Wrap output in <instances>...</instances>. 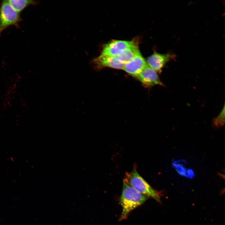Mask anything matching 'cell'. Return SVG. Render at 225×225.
Segmentation results:
<instances>
[{
  "label": "cell",
  "mask_w": 225,
  "mask_h": 225,
  "mask_svg": "<svg viewBox=\"0 0 225 225\" xmlns=\"http://www.w3.org/2000/svg\"><path fill=\"white\" fill-rule=\"evenodd\" d=\"M148 198L123 181L122 189L119 200L122 211L119 220L127 219L133 210L143 204Z\"/></svg>",
  "instance_id": "obj_1"
},
{
  "label": "cell",
  "mask_w": 225,
  "mask_h": 225,
  "mask_svg": "<svg viewBox=\"0 0 225 225\" xmlns=\"http://www.w3.org/2000/svg\"><path fill=\"white\" fill-rule=\"evenodd\" d=\"M136 190L149 198L161 202V192L154 189L139 174L136 166L130 172H126L123 180Z\"/></svg>",
  "instance_id": "obj_2"
},
{
  "label": "cell",
  "mask_w": 225,
  "mask_h": 225,
  "mask_svg": "<svg viewBox=\"0 0 225 225\" xmlns=\"http://www.w3.org/2000/svg\"><path fill=\"white\" fill-rule=\"evenodd\" d=\"M22 21L20 13L15 10L7 0L0 2V35L2 32L10 26L18 27Z\"/></svg>",
  "instance_id": "obj_3"
},
{
  "label": "cell",
  "mask_w": 225,
  "mask_h": 225,
  "mask_svg": "<svg viewBox=\"0 0 225 225\" xmlns=\"http://www.w3.org/2000/svg\"><path fill=\"white\" fill-rule=\"evenodd\" d=\"M137 45L135 40H112L103 46L101 54L116 57L125 50Z\"/></svg>",
  "instance_id": "obj_4"
},
{
  "label": "cell",
  "mask_w": 225,
  "mask_h": 225,
  "mask_svg": "<svg viewBox=\"0 0 225 225\" xmlns=\"http://www.w3.org/2000/svg\"><path fill=\"white\" fill-rule=\"evenodd\" d=\"M175 57V55L172 53L161 54L154 52L148 58L147 62L152 69L160 73L165 64Z\"/></svg>",
  "instance_id": "obj_5"
},
{
  "label": "cell",
  "mask_w": 225,
  "mask_h": 225,
  "mask_svg": "<svg viewBox=\"0 0 225 225\" xmlns=\"http://www.w3.org/2000/svg\"><path fill=\"white\" fill-rule=\"evenodd\" d=\"M143 85L151 87L155 85H163L157 72L148 64L136 77Z\"/></svg>",
  "instance_id": "obj_6"
},
{
  "label": "cell",
  "mask_w": 225,
  "mask_h": 225,
  "mask_svg": "<svg viewBox=\"0 0 225 225\" xmlns=\"http://www.w3.org/2000/svg\"><path fill=\"white\" fill-rule=\"evenodd\" d=\"M93 63L94 68L98 70L104 68L123 69L124 65L116 57L102 54L93 60Z\"/></svg>",
  "instance_id": "obj_7"
},
{
  "label": "cell",
  "mask_w": 225,
  "mask_h": 225,
  "mask_svg": "<svg viewBox=\"0 0 225 225\" xmlns=\"http://www.w3.org/2000/svg\"><path fill=\"white\" fill-rule=\"evenodd\" d=\"M147 65V62L140 54L124 64L123 69L136 78Z\"/></svg>",
  "instance_id": "obj_8"
},
{
  "label": "cell",
  "mask_w": 225,
  "mask_h": 225,
  "mask_svg": "<svg viewBox=\"0 0 225 225\" xmlns=\"http://www.w3.org/2000/svg\"><path fill=\"white\" fill-rule=\"evenodd\" d=\"M140 54L137 45L125 50L116 57L119 61L125 64Z\"/></svg>",
  "instance_id": "obj_9"
},
{
  "label": "cell",
  "mask_w": 225,
  "mask_h": 225,
  "mask_svg": "<svg viewBox=\"0 0 225 225\" xmlns=\"http://www.w3.org/2000/svg\"><path fill=\"white\" fill-rule=\"evenodd\" d=\"M8 1L12 7L19 13L28 6L39 3L38 1L32 0H9Z\"/></svg>",
  "instance_id": "obj_10"
},
{
  "label": "cell",
  "mask_w": 225,
  "mask_h": 225,
  "mask_svg": "<svg viewBox=\"0 0 225 225\" xmlns=\"http://www.w3.org/2000/svg\"><path fill=\"white\" fill-rule=\"evenodd\" d=\"M225 106L219 114L213 121V125L216 128H219L223 126L225 122Z\"/></svg>",
  "instance_id": "obj_11"
}]
</instances>
